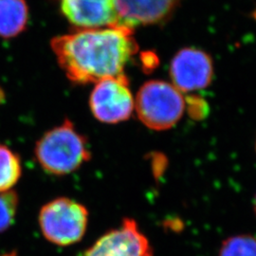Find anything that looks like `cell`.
Masks as SVG:
<instances>
[{
  "label": "cell",
  "instance_id": "obj_8",
  "mask_svg": "<svg viewBox=\"0 0 256 256\" xmlns=\"http://www.w3.org/2000/svg\"><path fill=\"white\" fill-rule=\"evenodd\" d=\"M66 19L77 30L122 25L116 0H58Z\"/></svg>",
  "mask_w": 256,
  "mask_h": 256
},
{
  "label": "cell",
  "instance_id": "obj_4",
  "mask_svg": "<svg viewBox=\"0 0 256 256\" xmlns=\"http://www.w3.org/2000/svg\"><path fill=\"white\" fill-rule=\"evenodd\" d=\"M38 222L48 241L58 246H70L84 238L88 224V210L79 202L58 198L45 204Z\"/></svg>",
  "mask_w": 256,
  "mask_h": 256
},
{
  "label": "cell",
  "instance_id": "obj_3",
  "mask_svg": "<svg viewBox=\"0 0 256 256\" xmlns=\"http://www.w3.org/2000/svg\"><path fill=\"white\" fill-rule=\"evenodd\" d=\"M138 117L150 129L164 131L182 119L185 101L170 82L152 80L142 86L135 102Z\"/></svg>",
  "mask_w": 256,
  "mask_h": 256
},
{
  "label": "cell",
  "instance_id": "obj_6",
  "mask_svg": "<svg viewBox=\"0 0 256 256\" xmlns=\"http://www.w3.org/2000/svg\"><path fill=\"white\" fill-rule=\"evenodd\" d=\"M214 76L210 55L196 48H184L174 54L170 64L172 84L180 92L204 90Z\"/></svg>",
  "mask_w": 256,
  "mask_h": 256
},
{
  "label": "cell",
  "instance_id": "obj_14",
  "mask_svg": "<svg viewBox=\"0 0 256 256\" xmlns=\"http://www.w3.org/2000/svg\"><path fill=\"white\" fill-rule=\"evenodd\" d=\"M16 256V252H9V254H4V256Z\"/></svg>",
  "mask_w": 256,
  "mask_h": 256
},
{
  "label": "cell",
  "instance_id": "obj_15",
  "mask_svg": "<svg viewBox=\"0 0 256 256\" xmlns=\"http://www.w3.org/2000/svg\"><path fill=\"white\" fill-rule=\"evenodd\" d=\"M254 212H256V198H254Z\"/></svg>",
  "mask_w": 256,
  "mask_h": 256
},
{
  "label": "cell",
  "instance_id": "obj_11",
  "mask_svg": "<svg viewBox=\"0 0 256 256\" xmlns=\"http://www.w3.org/2000/svg\"><path fill=\"white\" fill-rule=\"evenodd\" d=\"M22 174L19 156L9 147L0 144V192H8Z\"/></svg>",
  "mask_w": 256,
  "mask_h": 256
},
{
  "label": "cell",
  "instance_id": "obj_1",
  "mask_svg": "<svg viewBox=\"0 0 256 256\" xmlns=\"http://www.w3.org/2000/svg\"><path fill=\"white\" fill-rule=\"evenodd\" d=\"M52 48L66 77L84 84L124 74L138 46L133 28L116 25L55 37Z\"/></svg>",
  "mask_w": 256,
  "mask_h": 256
},
{
  "label": "cell",
  "instance_id": "obj_2",
  "mask_svg": "<svg viewBox=\"0 0 256 256\" xmlns=\"http://www.w3.org/2000/svg\"><path fill=\"white\" fill-rule=\"evenodd\" d=\"M34 155L42 169L54 176L72 174L92 158L86 138L68 120L41 137Z\"/></svg>",
  "mask_w": 256,
  "mask_h": 256
},
{
  "label": "cell",
  "instance_id": "obj_13",
  "mask_svg": "<svg viewBox=\"0 0 256 256\" xmlns=\"http://www.w3.org/2000/svg\"><path fill=\"white\" fill-rule=\"evenodd\" d=\"M18 206V196L14 191L0 194V232L9 229L14 224Z\"/></svg>",
  "mask_w": 256,
  "mask_h": 256
},
{
  "label": "cell",
  "instance_id": "obj_10",
  "mask_svg": "<svg viewBox=\"0 0 256 256\" xmlns=\"http://www.w3.org/2000/svg\"><path fill=\"white\" fill-rule=\"evenodd\" d=\"M28 10L25 0H0V36L10 38L27 26Z\"/></svg>",
  "mask_w": 256,
  "mask_h": 256
},
{
  "label": "cell",
  "instance_id": "obj_7",
  "mask_svg": "<svg viewBox=\"0 0 256 256\" xmlns=\"http://www.w3.org/2000/svg\"><path fill=\"white\" fill-rule=\"evenodd\" d=\"M81 256H153V250L136 221L124 218L119 228L106 232Z\"/></svg>",
  "mask_w": 256,
  "mask_h": 256
},
{
  "label": "cell",
  "instance_id": "obj_5",
  "mask_svg": "<svg viewBox=\"0 0 256 256\" xmlns=\"http://www.w3.org/2000/svg\"><path fill=\"white\" fill-rule=\"evenodd\" d=\"M128 84L124 74L96 82L90 98V106L96 119L106 124H118L131 117L135 101Z\"/></svg>",
  "mask_w": 256,
  "mask_h": 256
},
{
  "label": "cell",
  "instance_id": "obj_9",
  "mask_svg": "<svg viewBox=\"0 0 256 256\" xmlns=\"http://www.w3.org/2000/svg\"><path fill=\"white\" fill-rule=\"evenodd\" d=\"M180 0H116L122 25L134 28L162 23L176 9Z\"/></svg>",
  "mask_w": 256,
  "mask_h": 256
},
{
  "label": "cell",
  "instance_id": "obj_12",
  "mask_svg": "<svg viewBox=\"0 0 256 256\" xmlns=\"http://www.w3.org/2000/svg\"><path fill=\"white\" fill-rule=\"evenodd\" d=\"M220 256H256V238L248 234L228 238L222 243Z\"/></svg>",
  "mask_w": 256,
  "mask_h": 256
},
{
  "label": "cell",
  "instance_id": "obj_16",
  "mask_svg": "<svg viewBox=\"0 0 256 256\" xmlns=\"http://www.w3.org/2000/svg\"></svg>",
  "mask_w": 256,
  "mask_h": 256
}]
</instances>
